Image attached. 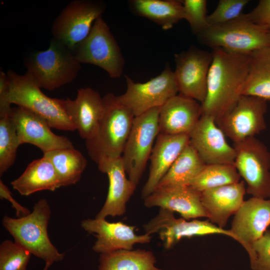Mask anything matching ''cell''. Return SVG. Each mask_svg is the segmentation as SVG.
Returning <instances> with one entry per match:
<instances>
[{
  "label": "cell",
  "mask_w": 270,
  "mask_h": 270,
  "mask_svg": "<svg viewBox=\"0 0 270 270\" xmlns=\"http://www.w3.org/2000/svg\"><path fill=\"white\" fill-rule=\"evenodd\" d=\"M27 71L19 74L12 70H0V116L9 114L11 104L23 107L45 119L50 126L74 131L76 127L66 112L62 99L46 96Z\"/></svg>",
  "instance_id": "obj_1"
},
{
  "label": "cell",
  "mask_w": 270,
  "mask_h": 270,
  "mask_svg": "<svg viewBox=\"0 0 270 270\" xmlns=\"http://www.w3.org/2000/svg\"><path fill=\"white\" fill-rule=\"evenodd\" d=\"M206 98L201 104L202 114L216 121L228 111L240 97L246 78L249 54L230 53L220 48L212 49Z\"/></svg>",
  "instance_id": "obj_2"
},
{
  "label": "cell",
  "mask_w": 270,
  "mask_h": 270,
  "mask_svg": "<svg viewBox=\"0 0 270 270\" xmlns=\"http://www.w3.org/2000/svg\"><path fill=\"white\" fill-rule=\"evenodd\" d=\"M104 110L95 135L86 140L88 154L97 164L104 158L122 156L134 116L112 93L102 98Z\"/></svg>",
  "instance_id": "obj_3"
},
{
  "label": "cell",
  "mask_w": 270,
  "mask_h": 270,
  "mask_svg": "<svg viewBox=\"0 0 270 270\" xmlns=\"http://www.w3.org/2000/svg\"><path fill=\"white\" fill-rule=\"evenodd\" d=\"M51 210L46 200L41 198L27 216L17 218L5 216L2 224L12 236L14 242L32 254L52 263L63 260L64 254L59 252L50 242L48 226Z\"/></svg>",
  "instance_id": "obj_4"
},
{
  "label": "cell",
  "mask_w": 270,
  "mask_h": 270,
  "mask_svg": "<svg viewBox=\"0 0 270 270\" xmlns=\"http://www.w3.org/2000/svg\"><path fill=\"white\" fill-rule=\"evenodd\" d=\"M24 66L41 88L50 91L73 82L82 68L72 50L54 38L47 50L28 54Z\"/></svg>",
  "instance_id": "obj_5"
},
{
  "label": "cell",
  "mask_w": 270,
  "mask_h": 270,
  "mask_svg": "<svg viewBox=\"0 0 270 270\" xmlns=\"http://www.w3.org/2000/svg\"><path fill=\"white\" fill-rule=\"evenodd\" d=\"M204 44L230 53L250 54L270 46L268 30L246 18L242 14L228 22L208 26L197 34Z\"/></svg>",
  "instance_id": "obj_6"
},
{
  "label": "cell",
  "mask_w": 270,
  "mask_h": 270,
  "mask_svg": "<svg viewBox=\"0 0 270 270\" xmlns=\"http://www.w3.org/2000/svg\"><path fill=\"white\" fill-rule=\"evenodd\" d=\"M72 51L80 63L96 66L112 78H119L123 72L122 54L102 16L94 22L88 36Z\"/></svg>",
  "instance_id": "obj_7"
},
{
  "label": "cell",
  "mask_w": 270,
  "mask_h": 270,
  "mask_svg": "<svg viewBox=\"0 0 270 270\" xmlns=\"http://www.w3.org/2000/svg\"><path fill=\"white\" fill-rule=\"evenodd\" d=\"M160 108L151 109L135 117L122 155L128 178L136 186L150 158L154 140L159 134Z\"/></svg>",
  "instance_id": "obj_8"
},
{
  "label": "cell",
  "mask_w": 270,
  "mask_h": 270,
  "mask_svg": "<svg viewBox=\"0 0 270 270\" xmlns=\"http://www.w3.org/2000/svg\"><path fill=\"white\" fill-rule=\"evenodd\" d=\"M234 166L247 184L246 192L254 197H270V152L255 137L234 144Z\"/></svg>",
  "instance_id": "obj_9"
},
{
  "label": "cell",
  "mask_w": 270,
  "mask_h": 270,
  "mask_svg": "<svg viewBox=\"0 0 270 270\" xmlns=\"http://www.w3.org/2000/svg\"><path fill=\"white\" fill-rule=\"evenodd\" d=\"M125 78L126 90L118 96L135 117L161 107L178 93L174 72L169 66L159 75L144 82H136L126 76Z\"/></svg>",
  "instance_id": "obj_10"
},
{
  "label": "cell",
  "mask_w": 270,
  "mask_h": 270,
  "mask_svg": "<svg viewBox=\"0 0 270 270\" xmlns=\"http://www.w3.org/2000/svg\"><path fill=\"white\" fill-rule=\"evenodd\" d=\"M105 10V4L98 0L70 2L52 24L53 38L72 50L88 36L94 22Z\"/></svg>",
  "instance_id": "obj_11"
},
{
  "label": "cell",
  "mask_w": 270,
  "mask_h": 270,
  "mask_svg": "<svg viewBox=\"0 0 270 270\" xmlns=\"http://www.w3.org/2000/svg\"><path fill=\"white\" fill-rule=\"evenodd\" d=\"M266 102L256 97L241 96L216 122L234 144L255 137L266 128Z\"/></svg>",
  "instance_id": "obj_12"
},
{
  "label": "cell",
  "mask_w": 270,
  "mask_h": 270,
  "mask_svg": "<svg viewBox=\"0 0 270 270\" xmlns=\"http://www.w3.org/2000/svg\"><path fill=\"white\" fill-rule=\"evenodd\" d=\"M212 52L196 47L174 54V72L178 93L200 102L206 94L208 76Z\"/></svg>",
  "instance_id": "obj_13"
},
{
  "label": "cell",
  "mask_w": 270,
  "mask_h": 270,
  "mask_svg": "<svg viewBox=\"0 0 270 270\" xmlns=\"http://www.w3.org/2000/svg\"><path fill=\"white\" fill-rule=\"evenodd\" d=\"M146 233L150 235L158 233L166 248L168 249L184 237L210 234H222L239 242L230 230L222 228L208 220H193L187 221L176 218L174 212L160 208L158 214L144 226Z\"/></svg>",
  "instance_id": "obj_14"
},
{
  "label": "cell",
  "mask_w": 270,
  "mask_h": 270,
  "mask_svg": "<svg viewBox=\"0 0 270 270\" xmlns=\"http://www.w3.org/2000/svg\"><path fill=\"white\" fill-rule=\"evenodd\" d=\"M270 226V198L252 196L244 200L234 214L230 230L247 251L252 269L256 262L252 244L261 238Z\"/></svg>",
  "instance_id": "obj_15"
},
{
  "label": "cell",
  "mask_w": 270,
  "mask_h": 270,
  "mask_svg": "<svg viewBox=\"0 0 270 270\" xmlns=\"http://www.w3.org/2000/svg\"><path fill=\"white\" fill-rule=\"evenodd\" d=\"M9 116L16 128L20 145L33 144L43 154L57 149L74 148L68 138L54 134L45 119L23 107L12 108Z\"/></svg>",
  "instance_id": "obj_16"
},
{
  "label": "cell",
  "mask_w": 270,
  "mask_h": 270,
  "mask_svg": "<svg viewBox=\"0 0 270 270\" xmlns=\"http://www.w3.org/2000/svg\"><path fill=\"white\" fill-rule=\"evenodd\" d=\"M212 116L202 114L189 134L190 143L206 164H234L236 150Z\"/></svg>",
  "instance_id": "obj_17"
},
{
  "label": "cell",
  "mask_w": 270,
  "mask_h": 270,
  "mask_svg": "<svg viewBox=\"0 0 270 270\" xmlns=\"http://www.w3.org/2000/svg\"><path fill=\"white\" fill-rule=\"evenodd\" d=\"M82 228L90 234H94L96 240L92 250L101 254L118 250H132L136 244H146L150 241L151 236L145 234H135V226L122 222H110L105 219L84 220L81 222Z\"/></svg>",
  "instance_id": "obj_18"
},
{
  "label": "cell",
  "mask_w": 270,
  "mask_h": 270,
  "mask_svg": "<svg viewBox=\"0 0 270 270\" xmlns=\"http://www.w3.org/2000/svg\"><path fill=\"white\" fill-rule=\"evenodd\" d=\"M97 164L99 170L107 174L109 186L106 202L96 218L121 216L125 213L126 204L136 185L126 177L122 156L104 158Z\"/></svg>",
  "instance_id": "obj_19"
},
{
  "label": "cell",
  "mask_w": 270,
  "mask_h": 270,
  "mask_svg": "<svg viewBox=\"0 0 270 270\" xmlns=\"http://www.w3.org/2000/svg\"><path fill=\"white\" fill-rule=\"evenodd\" d=\"M147 208L158 206L179 213L186 220L207 218L201 201V192L190 186H158L144 198Z\"/></svg>",
  "instance_id": "obj_20"
},
{
  "label": "cell",
  "mask_w": 270,
  "mask_h": 270,
  "mask_svg": "<svg viewBox=\"0 0 270 270\" xmlns=\"http://www.w3.org/2000/svg\"><path fill=\"white\" fill-rule=\"evenodd\" d=\"M62 102L81 138L87 140L93 138L104 110L102 98L100 94L89 87L80 88L74 100L62 99Z\"/></svg>",
  "instance_id": "obj_21"
},
{
  "label": "cell",
  "mask_w": 270,
  "mask_h": 270,
  "mask_svg": "<svg viewBox=\"0 0 270 270\" xmlns=\"http://www.w3.org/2000/svg\"><path fill=\"white\" fill-rule=\"evenodd\" d=\"M202 114L201 104L198 101L178 94L160 108L159 134L189 135Z\"/></svg>",
  "instance_id": "obj_22"
},
{
  "label": "cell",
  "mask_w": 270,
  "mask_h": 270,
  "mask_svg": "<svg viewBox=\"0 0 270 270\" xmlns=\"http://www.w3.org/2000/svg\"><path fill=\"white\" fill-rule=\"evenodd\" d=\"M189 143L188 134H158L150 158V165L148 179L142 190L144 199L154 190L162 178Z\"/></svg>",
  "instance_id": "obj_23"
},
{
  "label": "cell",
  "mask_w": 270,
  "mask_h": 270,
  "mask_svg": "<svg viewBox=\"0 0 270 270\" xmlns=\"http://www.w3.org/2000/svg\"><path fill=\"white\" fill-rule=\"evenodd\" d=\"M246 192L243 180L201 192V201L211 222L224 228L230 217L238 212Z\"/></svg>",
  "instance_id": "obj_24"
},
{
  "label": "cell",
  "mask_w": 270,
  "mask_h": 270,
  "mask_svg": "<svg viewBox=\"0 0 270 270\" xmlns=\"http://www.w3.org/2000/svg\"><path fill=\"white\" fill-rule=\"evenodd\" d=\"M11 184L14 189L24 196L42 190L54 192L62 186L52 162L44 156L30 163Z\"/></svg>",
  "instance_id": "obj_25"
},
{
  "label": "cell",
  "mask_w": 270,
  "mask_h": 270,
  "mask_svg": "<svg viewBox=\"0 0 270 270\" xmlns=\"http://www.w3.org/2000/svg\"><path fill=\"white\" fill-rule=\"evenodd\" d=\"M240 94L270 101V46L249 54L248 73Z\"/></svg>",
  "instance_id": "obj_26"
},
{
  "label": "cell",
  "mask_w": 270,
  "mask_h": 270,
  "mask_svg": "<svg viewBox=\"0 0 270 270\" xmlns=\"http://www.w3.org/2000/svg\"><path fill=\"white\" fill-rule=\"evenodd\" d=\"M134 13L154 22L168 30L184 19L182 1L176 0H132L129 2Z\"/></svg>",
  "instance_id": "obj_27"
},
{
  "label": "cell",
  "mask_w": 270,
  "mask_h": 270,
  "mask_svg": "<svg viewBox=\"0 0 270 270\" xmlns=\"http://www.w3.org/2000/svg\"><path fill=\"white\" fill-rule=\"evenodd\" d=\"M206 166L196 150L189 143L162 178L157 187L190 186Z\"/></svg>",
  "instance_id": "obj_28"
},
{
  "label": "cell",
  "mask_w": 270,
  "mask_h": 270,
  "mask_svg": "<svg viewBox=\"0 0 270 270\" xmlns=\"http://www.w3.org/2000/svg\"><path fill=\"white\" fill-rule=\"evenodd\" d=\"M43 154L52 162L62 186L77 183L88 164L84 155L74 148L57 149Z\"/></svg>",
  "instance_id": "obj_29"
},
{
  "label": "cell",
  "mask_w": 270,
  "mask_h": 270,
  "mask_svg": "<svg viewBox=\"0 0 270 270\" xmlns=\"http://www.w3.org/2000/svg\"><path fill=\"white\" fill-rule=\"evenodd\" d=\"M156 263L150 251L122 250L101 254L98 270H163L156 267Z\"/></svg>",
  "instance_id": "obj_30"
},
{
  "label": "cell",
  "mask_w": 270,
  "mask_h": 270,
  "mask_svg": "<svg viewBox=\"0 0 270 270\" xmlns=\"http://www.w3.org/2000/svg\"><path fill=\"white\" fill-rule=\"evenodd\" d=\"M240 178L234 164H206L190 186L202 192L207 190L238 182H240Z\"/></svg>",
  "instance_id": "obj_31"
},
{
  "label": "cell",
  "mask_w": 270,
  "mask_h": 270,
  "mask_svg": "<svg viewBox=\"0 0 270 270\" xmlns=\"http://www.w3.org/2000/svg\"><path fill=\"white\" fill-rule=\"evenodd\" d=\"M20 146L16 128L9 114L0 116V176L15 162Z\"/></svg>",
  "instance_id": "obj_32"
},
{
  "label": "cell",
  "mask_w": 270,
  "mask_h": 270,
  "mask_svg": "<svg viewBox=\"0 0 270 270\" xmlns=\"http://www.w3.org/2000/svg\"><path fill=\"white\" fill-rule=\"evenodd\" d=\"M31 254L15 242L6 240L0 245V270H26Z\"/></svg>",
  "instance_id": "obj_33"
},
{
  "label": "cell",
  "mask_w": 270,
  "mask_h": 270,
  "mask_svg": "<svg viewBox=\"0 0 270 270\" xmlns=\"http://www.w3.org/2000/svg\"><path fill=\"white\" fill-rule=\"evenodd\" d=\"M248 0H220L214 10L207 16L209 26L223 24L238 18Z\"/></svg>",
  "instance_id": "obj_34"
},
{
  "label": "cell",
  "mask_w": 270,
  "mask_h": 270,
  "mask_svg": "<svg viewBox=\"0 0 270 270\" xmlns=\"http://www.w3.org/2000/svg\"><path fill=\"white\" fill-rule=\"evenodd\" d=\"M184 19L189 24L192 31L198 34L209 25L207 22L206 0H184Z\"/></svg>",
  "instance_id": "obj_35"
},
{
  "label": "cell",
  "mask_w": 270,
  "mask_h": 270,
  "mask_svg": "<svg viewBox=\"0 0 270 270\" xmlns=\"http://www.w3.org/2000/svg\"><path fill=\"white\" fill-rule=\"evenodd\" d=\"M252 248L256 254V262L252 270H270V230L254 242Z\"/></svg>",
  "instance_id": "obj_36"
},
{
  "label": "cell",
  "mask_w": 270,
  "mask_h": 270,
  "mask_svg": "<svg viewBox=\"0 0 270 270\" xmlns=\"http://www.w3.org/2000/svg\"><path fill=\"white\" fill-rule=\"evenodd\" d=\"M242 15L254 24L270 30V0H260L250 12Z\"/></svg>",
  "instance_id": "obj_37"
},
{
  "label": "cell",
  "mask_w": 270,
  "mask_h": 270,
  "mask_svg": "<svg viewBox=\"0 0 270 270\" xmlns=\"http://www.w3.org/2000/svg\"><path fill=\"white\" fill-rule=\"evenodd\" d=\"M0 198L1 200L6 199L12 203V206L16 210V216L19 218L20 216H26L30 213L28 208L20 204L14 198L10 191L2 180H0Z\"/></svg>",
  "instance_id": "obj_38"
},
{
  "label": "cell",
  "mask_w": 270,
  "mask_h": 270,
  "mask_svg": "<svg viewBox=\"0 0 270 270\" xmlns=\"http://www.w3.org/2000/svg\"><path fill=\"white\" fill-rule=\"evenodd\" d=\"M53 263L50 262H46L45 266L42 270H48V268Z\"/></svg>",
  "instance_id": "obj_39"
},
{
  "label": "cell",
  "mask_w": 270,
  "mask_h": 270,
  "mask_svg": "<svg viewBox=\"0 0 270 270\" xmlns=\"http://www.w3.org/2000/svg\"><path fill=\"white\" fill-rule=\"evenodd\" d=\"M268 37H269V39H270V30H268Z\"/></svg>",
  "instance_id": "obj_40"
},
{
  "label": "cell",
  "mask_w": 270,
  "mask_h": 270,
  "mask_svg": "<svg viewBox=\"0 0 270 270\" xmlns=\"http://www.w3.org/2000/svg\"></svg>",
  "instance_id": "obj_41"
}]
</instances>
